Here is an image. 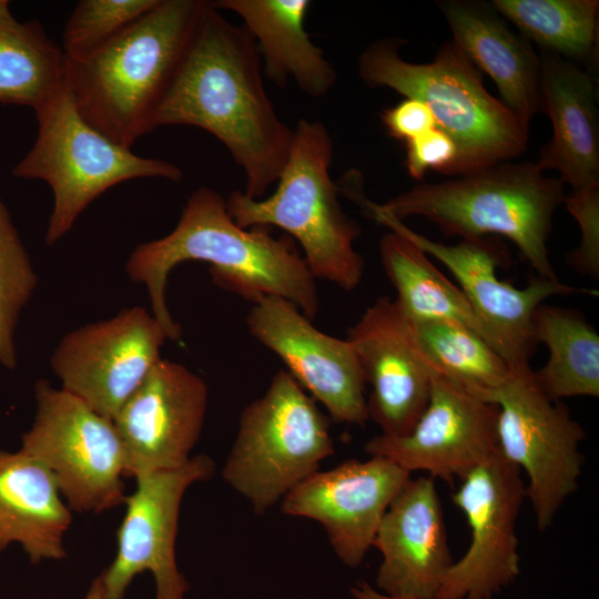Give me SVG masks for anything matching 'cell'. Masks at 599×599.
<instances>
[{
  "label": "cell",
  "mask_w": 599,
  "mask_h": 599,
  "mask_svg": "<svg viewBox=\"0 0 599 599\" xmlns=\"http://www.w3.org/2000/svg\"><path fill=\"white\" fill-rule=\"evenodd\" d=\"M405 144L404 164L416 181H423L428 170L448 175L456 160L457 149L454 141L437 126Z\"/></svg>",
  "instance_id": "cell-33"
},
{
  "label": "cell",
  "mask_w": 599,
  "mask_h": 599,
  "mask_svg": "<svg viewBox=\"0 0 599 599\" xmlns=\"http://www.w3.org/2000/svg\"><path fill=\"white\" fill-rule=\"evenodd\" d=\"M217 10L237 14L258 50L263 73L278 87L293 81L308 97L321 98L334 87L337 73L311 40L304 20L307 0H217Z\"/></svg>",
  "instance_id": "cell-24"
},
{
  "label": "cell",
  "mask_w": 599,
  "mask_h": 599,
  "mask_svg": "<svg viewBox=\"0 0 599 599\" xmlns=\"http://www.w3.org/2000/svg\"><path fill=\"white\" fill-rule=\"evenodd\" d=\"M71 522L49 469L21 449H0V552L18 544L33 565L61 560Z\"/></svg>",
  "instance_id": "cell-23"
},
{
  "label": "cell",
  "mask_w": 599,
  "mask_h": 599,
  "mask_svg": "<svg viewBox=\"0 0 599 599\" xmlns=\"http://www.w3.org/2000/svg\"><path fill=\"white\" fill-rule=\"evenodd\" d=\"M429 367V402L414 428L397 437L379 434L364 449L410 474L422 470L433 479L451 483L500 453L498 406L473 396Z\"/></svg>",
  "instance_id": "cell-16"
},
{
  "label": "cell",
  "mask_w": 599,
  "mask_h": 599,
  "mask_svg": "<svg viewBox=\"0 0 599 599\" xmlns=\"http://www.w3.org/2000/svg\"><path fill=\"white\" fill-rule=\"evenodd\" d=\"M497 437L501 455L524 470L537 527L546 530L579 486L586 437L564 403L538 386L531 367L511 370L497 393Z\"/></svg>",
  "instance_id": "cell-11"
},
{
  "label": "cell",
  "mask_w": 599,
  "mask_h": 599,
  "mask_svg": "<svg viewBox=\"0 0 599 599\" xmlns=\"http://www.w3.org/2000/svg\"><path fill=\"white\" fill-rule=\"evenodd\" d=\"M409 477L410 473L386 458L348 459L300 483L281 500V510L319 522L339 560L356 568Z\"/></svg>",
  "instance_id": "cell-18"
},
{
  "label": "cell",
  "mask_w": 599,
  "mask_h": 599,
  "mask_svg": "<svg viewBox=\"0 0 599 599\" xmlns=\"http://www.w3.org/2000/svg\"><path fill=\"white\" fill-rule=\"evenodd\" d=\"M565 199L561 180L545 175L536 162L505 161L437 183L419 182L378 206L399 221L422 216L461 240L506 237L537 276L557 281L547 242Z\"/></svg>",
  "instance_id": "cell-5"
},
{
  "label": "cell",
  "mask_w": 599,
  "mask_h": 599,
  "mask_svg": "<svg viewBox=\"0 0 599 599\" xmlns=\"http://www.w3.org/2000/svg\"><path fill=\"white\" fill-rule=\"evenodd\" d=\"M209 389L186 366L160 358L113 422L125 451V477L170 470L191 458Z\"/></svg>",
  "instance_id": "cell-17"
},
{
  "label": "cell",
  "mask_w": 599,
  "mask_h": 599,
  "mask_svg": "<svg viewBox=\"0 0 599 599\" xmlns=\"http://www.w3.org/2000/svg\"><path fill=\"white\" fill-rule=\"evenodd\" d=\"M256 44L243 26L225 19L212 1L161 102L155 128L193 125L216 138L261 199L276 183L293 141L263 81Z\"/></svg>",
  "instance_id": "cell-1"
},
{
  "label": "cell",
  "mask_w": 599,
  "mask_h": 599,
  "mask_svg": "<svg viewBox=\"0 0 599 599\" xmlns=\"http://www.w3.org/2000/svg\"><path fill=\"white\" fill-rule=\"evenodd\" d=\"M210 4L159 0L85 59L67 61V80L83 119L128 149L154 130L159 106Z\"/></svg>",
  "instance_id": "cell-3"
},
{
  "label": "cell",
  "mask_w": 599,
  "mask_h": 599,
  "mask_svg": "<svg viewBox=\"0 0 599 599\" xmlns=\"http://www.w3.org/2000/svg\"><path fill=\"white\" fill-rule=\"evenodd\" d=\"M351 201L389 231L410 240L451 272L473 309L483 338L511 370L530 367V357L537 346L534 314L545 300L554 295L597 294L593 290L569 286L559 280L551 281L537 275L531 276L525 287H516L497 276V268L505 263V251L495 237L443 244L383 212L378 203L367 199L363 191L355 193Z\"/></svg>",
  "instance_id": "cell-9"
},
{
  "label": "cell",
  "mask_w": 599,
  "mask_h": 599,
  "mask_svg": "<svg viewBox=\"0 0 599 599\" xmlns=\"http://www.w3.org/2000/svg\"><path fill=\"white\" fill-rule=\"evenodd\" d=\"M214 473V460L200 454L177 468L134 478L135 489L124 500L115 556L98 576L105 599H124L133 579L144 571L153 576L154 599H185L190 585L175 556L181 501L190 486Z\"/></svg>",
  "instance_id": "cell-12"
},
{
  "label": "cell",
  "mask_w": 599,
  "mask_h": 599,
  "mask_svg": "<svg viewBox=\"0 0 599 599\" xmlns=\"http://www.w3.org/2000/svg\"><path fill=\"white\" fill-rule=\"evenodd\" d=\"M380 116L388 135L405 143L436 128L429 108L415 99L406 98L384 110Z\"/></svg>",
  "instance_id": "cell-34"
},
{
  "label": "cell",
  "mask_w": 599,
  "mask_h": 599,
  "mask_svg": "<svg viewBox=\"0 0 599 599\" xmlns=\"http://www.w3.org/2000/svg\"><path fill=\"white\" fill-rule=\"evenodd\" d=\"M37 285L30 255L0 196V364L8 369L17 367L16 329Z\"/></svg>",
  "instance_id": "cell-30"
},
{
  "label": "cell",
  "mask_w": 599,
  "mask_h": 599,
  "mask_svg": "<svg viewBox=\"0 0 599 599\" xmlns=\"http://www.w3.org/2000/svg\"><path fill=\"white\" fill-rule=\"evenodd\" d=\"M186 261L209 263L217 286L252 303L280 296L311 321L319 311L316 280L293 242L266 227H241L225 199L202 186L187 199L174 230L138 245L125 264L129 277L145 286L151 313L171 341H179L182 329L167 308L166 284L171 271Z\"/></svg>",
  "instance_id": "cell-2"
},
{
  "label": "cell",
  "mask_w": 599,
  "mask_h": 599,
  "mask_svg": "<svg viewBox=\"0 0 599 599\" xmlns=\"http://www.w3.org/2000/svg\"><path fill=\"white\" fill-rule=\"evenodd\" d=\"M67 82V60L38 21L21 22L0 0V103L34 111Z\"/></svg>",
  "instance_id": "cell-26"
},
{
  "label": "cell",
  "mask_w": 599,
  "mask_h": 599,
  "mask_svg": "<svg viewBox=\"0 0 599 599\" xmlns=\"http://www.w3.org/2000/svg\"><path fill=\"white\" fill-rule=\"evenodd\" d=\"M564 203L577 221L581 233L579 245L567 254V264L577 273L598 278L599 186L571 190Z\"/></svg>",
  "instance_id": "cell-32"
},
{
  "label": "cell",
  "mask_w": 599,
  "mask_h": 599,
  "mask_svg": "<svg viewBox=\"0 0 599 599\" xmlns=\"http://www.w3.org/2000/svg\"><path fill=\"white\" fill-rule=\"evenodd\" d=\"M496 11L541 51L589 68L598 61V0H493Z\"/></svg>",
  "instance_id": "cell-28"
},
{
  "label": "cell",
  "mask_w": 599,
  "mask_h": 599,
  "mask_svg": "<svg viewBox=\"0 0 599 599\" xmlns=\"http://www.w3.org/2000/svg\"><path fill=\"white\" fill-rule=\"evenodd\" d=\"M34 112L35 142L12 174L50 185L53 207L45 233L49 246L68 234L79 215L108 189L139 177L173 182L183 177V171L175 164L140 156L87 122L77 108L68 80Z\"/></svg>",
  "instance_id": "cell-7"
},
{
  "label": "cell",
  "mask_w": 599,
  "mask_h": 599,
  "mask_svg": "<svg viewBox=\"0 0 599 599\" xmlns=\"http://www.w3.org/2000/svg\"><path fill=\"white\" fill-rule=\"evenodd\" d=\"M251 335L275 353L296 382L338 424L365 427L366 382L347 339L317 329L301 309L280 296H265L246 315Z\"/></svg>",
  "instance_id": "cell-15"
},
{
  "label": "cell",
  "mask_w": 599,
  "mask_h": 599,
  "mask_svg": "<svg viewBox=\"0 0 599 599\" xmlns=\"http://www.w3.org/2000/svg\"><path fill=\"white\" fill-rule=\"evenodd\" d=\"M460 479L451 500L466 517L470 542L436 598L491 599L520 572L516 524L526 487L521 470L501 453Z\"/></svg>",
  "instance_id": "cell-14"
},
{
  "label": "cell",
  "mask_w": 599,
  "mask_h": 599,
  "mask_svg": "<svg viewBox=\"0 0 599 599\" xmlns=\"http://www.w3.org/2000/svg\"><path fill=\"white\" fill-rule=\"evenodd\" d=\"M534 337L548 359L534 377L551 399L599 396V334L573 308L540 304L534 314Z\"/></svg>",
  "instance_id": "cell-25"
},
{
  "label": "cell",
  "mask_w": 599,
  "mask_h": 599,
  "mask_svg": "<svg viewBox=\"0 0 599 599\" xmlns=\"http://www.w3.org/2000/svg\"><path fill=\"white\" fill-rule=\"evenodd\" d=\"M406 43L389 37L368 44L358 58V75L370 88L392 89L429 108L457 149L448 176L512 161L526 151L530 129L487 91L481 72L453 40L427 63L404 60Z\"/></svg>",
  "instance_id": "cell-4"
},
{
  "label": "cell",
  "mask_w": 599,
  "mask_h": 599,
  "mask_svg": "<svg viewBox=\"0 0 599 599\" xmlns=\"http://www.w3.org/2000/svg\"><path fill=\"white\" fill-rule=\"evenodd\" d=\"M334 454L331 418L280 369L241 413L223 480L263 515Z\"/></svg>",
  "instance_id": "cell-8"
},
{
  "label": "cell",
  "mask_w": 599,
  "mask_h": 599,
  "mask_svg": "<svg viewBox=\"0 0 599 599\" xmlns=\"http://www.w3.org/2000/svg\"><path fill=\"white\" fill-rule=\"evenodd\" d=\"M159 0H80L67 21L62 51L69 62L85 59L129 28Z\"/></svg>",
  "instance_id": "cell-31"
},
{
  "label": "cell",
  "mask_w": 599,
  "mask_h": 599,
  "mask_svg": "<svg viewBox=\"0 0 599 599\" xmlns=\"http://www.w3.org/2000/svg\"><path fill=\"white\" fill-rule=\"evenodd\" d=\"M34 395L20 449L49 469L71 510L99 514L124 504L125 451L113 419L45 379Z\"/></svg>",
  "instance_id": "cell-10"
},
{
  "label": "cell",
  "mask_w": 599,
  "mask_h": 599,
  "mask_svg": "<svg viewBox=\"0 0 599 599\" xmlns=\"http://www.w3.org/2000/svg\"><path fill=\"white\" fill-rule=\"evenodd\" d=\"M453 41L495 82L500 101L530 129L540 111L541 58L490 2L437 0Z\"/></svg>",
  "instance_id": "cell-22"
},
{
  "label": "cell",
  "mask_w": 599,
  "mask_h": 599,
  "mask_svg": "<svg viewBox=\"0 0 599 599\" xmlns=\"http://www.w3.org/2000/svg\"><path fill=\"white\" fill-rule=\"evenodd\" d=\"M378 248L383 268L397 293L395 301L412 323L453 321L481 336L461 290L430 262L422 248L394 231L380 237Z\"/></svg>",
  "instance_id": "cell-27"
},
{
  "label": "cell",
  "mask_w": 599,
  "mask_h": 599,
  "mask_svg": "<svg viewBox=\"0 0 599 599\" xmlns=\"http://www.w3.org/2000/svg\"><path fill=\"white\" fill-rule=\"evenodd\" d=\"M333 151L325 124L301 119L293 128L292 145L275 192L252 199L243 191H234L225 203L241 227L284 230L302 247V256L315 280L353 291L362 282L365 268L363 256L354 247L361 227L338 200V185L329 174Z\"/></svg>",
  "instance_id": "cell-6"
},
{
  "label": "cell",
  "mask_w": 599,
  "mask_h": 599,
  "mask_svg": "<svg viewBox=\"0 0 599 599\" xmlns=\"http://www.w3.org/2000/svg\"><path fill=\"white\" fill-rule=\"evenodd\" d=\"M362 366L368 418L386 436L407 435L426 409L432 372L413 324L397 302L378 297L349 327L346 338Z\"/></svg>",
  "instance_id": "cell-19"
},
{
  "label": "cell",
  "mask_w": 599,
  "mask_h": 599,
  "mask_svg": "<svg viewBox=\"0 0 599 599\" xmlns=\"http://www.w3.org/2000/svg\"><path fill=\"white\" fill-rule=\"evenodd\" d=\"M373 547L383 557L376 576L380 592L407 599L437 597L454 561L432 477L407 479L385 511Z\"/></svg>",
  "instance_id": "cell-20"
},
{
  "label": "cell",
  "mask_w": 599,
  "mask_h": 599,
  "mask_svg": "<svg viewBox=\"0 0 599 599\" xmlns=\"http://www.w3.org/2000/svg\"><path fill=\"white\" fill-rule=\"evenodd\" d=\"M412 324L417 344L435 370L473 396L494 404L511 369L479 334L453 321Z\"/></svg>",
  "instance_id": "cell-29"
},
{
  "label": "cell",
  "mask_w": 599,
  "mask_h": 599,
  "mask_svg": "<svg viewBox=\"0 0 599 599\" xmlns=\"http://www.w3.org/2000/svg\"><path fill=\"white\" fill-rule=\"evenodd\" d=\"M83 599H105L99 577L92 581Z\"/></svg>",
  "instance_id": "cell-36"
},
{
  "label": "cell",
  "mask_w": 599,
  "mask_h": 599,
  "mask_svg": "<svg viewBox=\"0 0 599 599\" xmlns=\"http://www.w3.org/2000/svg\"><path fill=\"white\" fill-rule=\"evenodd\" d=\"M351 593L355 599H407L385 595L376 588L372 587L366 581L357 582L354 587H352Z\"/></svg>",
  "instance_id": "cell-35"
},
{
  "label": "cell",
  "mask_w": 599,
  "mask_h": 599,
  "mask_svg": "<svg viewBox=\"0 0 599 599\" xmlns=\"http://www.w3.org/2000/svg\"><path fill=\"white\" fill-rule=\"evenodd\" d=\"M169 339L144 307H126L113 317L65 334L50 357L63 390L113 419L161 358Z\"/></svg>",
  "instance_id": "cell-13"
},
{
  "label": "cell",
  "mask_w": 599,
  "mask_h": 599,
  "mask_svg": "<svg viewBox=\"0 0 599 599\" xmlns=\"http://www.w3.org/2000/svg\"><path fill=\"white\" fill-rule=\"evenodd\" d=\"M540 111L552 126L537 165L555 170L571 190L599 186V116L592 72L541 51Z\"/></svg>",
  "instance_id": "cell-21"
}]
</instances>
